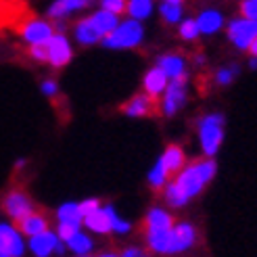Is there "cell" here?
Here are the masks:
<instances>
[{
    "label": "cell",
    "instance_id": "obj_35",
    "mask_svg": "<svg viewBox=\"0 0 257 257\" xmlns=\"http://www.w3.org/2000/svg\"><path fill=\"white\" fill-rule=\"evenodd\" d=\"M238 13H240V17H247V19H255L257 21V0H240Z\"/></svg>",
    "mask_w": 257,
    "mask_h": 257
},
{
    "label": "cell",
    "instance_id": "obj_19",
    "mask_svg": "<svg viewBox=\"0 0 257 257\" xmlns=\"http://www.w3.org/2000/svg\"><path fill=\"white\" fill-rule=\"evenodd\" d=\"M168 82H170L168 73H165L161 67L155 65V67H151V69L145 73V78H143V90H145L147 94L159 98V96L163 94L165 86H168Z\"/></svg>",
    "mask_w": 257,
    "mask_h": 257
},
{
    "label": "cell",
    "instance_id": "obj_22",
    "mask_svg": "<svg viewBox=\"0 0 257 257\" xmlns=\"http://www.w3.org/2000/svg\"><path fill=\"white\" fill-rule=\"evenodd\" d=\"M172 226H174V217L163 207H151L145 215V230H163Z\"/></svg>",
    "mask_w": 257,
    "mask_h": 257
},
{
    "label": "cell",
    "instance_id": "obj_1",
    "mask_svg": "<svg viewBox=\"0 0 257 257\" xmlns=\"http://www.w3.org/2000/svg\"><path fill=\"white\" fill-rule=\"evenodd\" d=\"M215 174H217L215 159L203 155V159H195V161H190L188 165H184V168L176 174L174 182L178 184V188L182 190L186 195V199L190 201V199H195V197L201 195L203 188L215 178Z\"/></svg>",
    "mask_w": 257,
    "mask_h": 257
},
{
    "label": "cell",
    "instance_id": "obj_30",
    "mask_svg": "<svg viewBox=\"0 0 257 257\" xmlns=\"http://www.w3.org/2000/svg\"><path fill=\"white\" fill-rule=\"evenodd\" d=\"M170 174H168V170L161 165V161L157 159L155 161V165L151 168V172H149V176H147V180H149V186L153 188V190H163V186L170 182Z\"/></svg>",
    "mask_w": 257,
    "mask_h": 257
},
{
    "label": "cell",
    "instance_id": "obj_2",
    "mask_svg": "<svg viewBox=\"0 0 257 257\" xmlns=\"http://www.w3.org/2000/svg\"><path fill=\"white\" fill-rule=\"evenodd\" d=\"M145 40V28L143 21L138 19H125L119 21L117 28H115L111 34L102 36L100 44L109 48V50H130V48H138Z\"/></svg>",
    "mask_w": 257,
    "mask_h": 257
},
{
    "label": "cell",
    "instance_id": "obj_29",
    "mask_svg": "<svg viewBox=\"0 0 257 257\" xmlns=\"http://www.w3.org/2000/svg\"><path fill=\"white\" fill-rule=\"evenodd\" d=\"M159 15L161 19L168 23V25H176L184 19V9H182V3H161L159 5Z\"/></svg>",
    "mask_w": 257,
    "mask_h": 257
},
{
    "label": "cell",
    "instance_id": "obj_4",
    "mask_svg": "<svg viewBox=\"0 0 257 257\" xmlns=\"http://www.w3.org/2000/svg\"><path fill=\"white\" fill-rule=\"evenodd\" d=\"M186 84H188V75L182 78H174L168 82L163 90V98H161V111L165 117H174V115L186 105L188 92H186Z\"/></svg>",
    "mask_w": 257,
    "mask_h": 257
},
{
    "label": "cell",
    "instance_id": "obj_5",
    "mask_svg": "<svg viewBox=\"0 0 257 257\" xmlns=\"http://www.w3.org/2000/svg\"><path fill=\"white\" fill-rule=\"evenodd\" d=\"M226 38L236 50H249L251 42L257 38V21L247 17H236L226 25Z\"/></svg>",
    "mask_w": 257,
    "mask_h": 257
},
{
    "label": "cell",
    "instance_id": "obj_17",
    "mask_svg": "<svg viewBox=\"0 0 257 257\" xmlns=\"http://www.w3.org/2000/svg\"><path fill=\"white\" fill-rule=\"evenodd\" d=\"M73 38H75V42L82 46H94V44H100V40H102V36L98 34V30L94 28L88 17L78 19L73 23Z\"/></svg>",
    "mask_w": 257,
    "mask_h": 257
},
{
    "label": "cell",
    "instance_id": "obj_33",
    "mask_svg": "<svg viewBox=\"0 0 257 257\" xmlns=\"http://www.w3.org/2000/svg\"><path fill=\"white\" fill-rule=\"evenodd\" d=\"M82 226H75V224H69V222H57V236L63 240V242H67L75 232H78Z\"/></svg>",
    "mask_w": 257,
    "mask_h": 257
},
{
    "label": "cell",
    "instance_id": "obj_9",
    "mask_svg": "<svg viewBox=\"0 0 257 257\" xmlns=\"http://www.w3.org/2000/svg\"><path fill=\"white\" fill-rule=\"evenodd\" d=\"M19 36L25 44H44L55 36L53 21L48 19H28L19 28Z\"/></svg>",
    "mask_w": 257,
    "mask_h": 257
},
{
    "label": "cell",
    "instance_id": "obj_26",
    "mask_svg": "<svg viewBox=\"0 0 257 257\" xmlns=\"http://www.w3.org/2000/svg\"><path fill=\"white\" fill-rule=\"evenodd\" d=\"M105 207V211H107V215H109V224H111V234H117V236H127L132 232V222H127V220H123V217L115 211V207L111 203H107V205H102Z\"/></svg>",
    "mask_w": 257,
    "mask_h": 257
},
{
    "label": "cell",
    "instance_id": "obj_15",
    "mask_svg": "<svg viewBox=\"0 0 257 257\" xmlns=\"http://www.w3.org/2000/svg\"><path fill=\"white\" fill-rule=\"evenodd\" d=\"M82 226H86L88 232H92L96 236H107L111 234V224H109V215L105 211V207H100L94 209V211H90L84 215V220H82Z\"/></svg>",
    "mask_w": 257,
    "mask_h": 257
},
{
    "label": "cell",
    "instance_id": "obj_36",
    "mask_svg": "<svg viewBox=\"0 0 257 257\" xmlns=\"http://www.w3.org/2000/svg\"><path fill=\"white\" fill-rule=\"evenodd\" d=\"M125 5H127V0H100V9L111 11L115 15H123Z\"/></svg>",
    "mask_w": 257,
    "mask_h": 257
},
{
    "label": "cell",
    "instance_id": "obj_39",
    "mask_svg": "<svg viewBox=\"0 0 257 257\" xmlns=\"http://www.w3.org/2000/svg\"><path fill=\"white\" fill-rule=\"evenodd\" d=\"M119 255H121V257H143L145 251L140 249V247H125V249L119 251Z\"/></svg>",
    "mask_w": 257,
    "mask_h": 257
},
{
    "label": "cell",
    "instance_id": "obj_23",
    "mask_svg": "<svg viewBox=\"0 0 257 257\" xmlns=\"http://www.w3.org/2000/svg\"><path fill=\"white\" fill-rule=\"evenodd\" d=\"M65 245H67V251H71L73 255H80V257H86V255L94 253V240H92L90 234H86L82 228L65 242Z\"/></svg>",
    "mask_w": 257,
    "mask_h": 257
},
{
    "label": "cell",
    "instance_id": "obj_31",
    "mask_svg": "<svg viewBox=\"0 0 257 257\" xmlns=\"http://www.w3.org/2000/svg\"><path fill=\"white\" fill-rule=\"evenodd\" d=\"M240 75V67L238 65H224V67H220L215 71V75H213V80H215V84L217 86H222V88H226V86H230L236 78Z\"/></svg>",
    "mask_w": 257,
    "mask_h": 257
},
{
    "label": "cell",
    "instance_id": "obj_32",
    "mask_svg": "<svg viewBox=\"0 0 257 257\" xmlns=\"http://www.w3.org/2000/svg\"><path fill=\"white\" fill-rule=\"evenodd\" d=\"M178 36L182 38L184 42H195L197 38L201 36L199 32V25H197V19H182L178 23Z\"/></svg>",
    "mask_w": 257,
    "mask_h": 257
},
{
    "label": "cell",
    "instance_id": "obj_18",
    "mask_svg": "<svg viewBox=\"0 0 257 257\" xmlns=\"http://www.w3.org/2000/svg\"><path fill=\"white\" fill-rule=\"evenodd\" d=\"M159 161H161L163 168L168 170L170 176H176L186 165V153H184V149L180 145H168V147H165V151L161 153Z\"/></svg>",
    "mask_w": 257,
    "mask_h": 257
},
{
    "label": "cell",
    "instance_id": "obj_10",
    "mask_svg": "<svg viewBox=\"0 0 257 257\" xmlns=\"http://www.w3.org/2000/svg\"><path fill=\"white\" fill-rule=\"evenodd\" d=\"M25 253L23 234L15 224H0V257H21Z\"/></svg>",
    "mask_w": 257,
    "mask_h": 257
},
{
    "label": "cell",
    "instance_id": "obj_13",
    "mask_svg": "<svg viewBox=\"0 0 257 257\" xmlns=\"http://www.w3.org/2000/svg\"><path fill=\"white\" fill-rule=\"evenodd\" d=\"M92 5H94V0H55V3L48 7L46 17L48 19H67L73 13L86 11Z\"/></svg>",
    "mask_w": 257,
    "mask_h": 257
},
{
    "label": "cell",
    "instance_id": "obj_16",
    "mask_svg": "<svg viewBox=\"0 0 257 257\" xmlns=\"http://www.w3.org/2000/svg\"><path fill=\"white\" fill-rule=\"evenodd\" d=\"M155 65L161 67L168 78L174 80V78H182V75H188V69H186V59L178 53H170V55H159Z\"/></svg>",
    "mask_w": 257,
    "mask_h": 257
},
{
    "label": "cell",
    "instance_id": "obj_37",
    "mask_svg": "<svg viewBox=\"0 0 257 257\" xmlns=\"http://www.w3.org/2000/svg\"><path fill=\"white\" fill-rule=\"evenodd\" d=\"M40 90H42V94H44V96L55 98V96L59 94V84H57V80H50V78H48V80L42 82Z\"/></svg>",
    "mask_w": 257,
    "mask_h": 257
},
{
    "label": "cell",
    "instance_id": "obj_8",
    "mask_svg": "<svg viewBox=\"0 0 257 257\" xmlns=\"http://www.w3.org/2000/svg\"><path fill=\"white\" fill-rule=\"evenodd\" d=\"M46 50H48V65L55 69H63L67 67L71 59H73V50H71V42L65 34H55L50 40L46 42Z\"/></svg>",
    "mask_w": 257,
    "mask_h": 257
},
{
    "label": "cell",
    "instance_id": "obj_38",
    "mask_svg": "<svg viewBox=\"0 0 257 257\" xmlns=\"http://www.w3.org/2000/svg\"><path fill=\"white\" fill-rule=\"evenodd\" d=\"M80 205V211H82V215H86V213H90V211H94V209H98L100 207V199H84V201H80L78 203Z\"/></svg>",
    "mask_w": 257,
    "mask_h": 257
},
{
    "label": "cell",
    "instance_id": "obj_20",
    "mask_svg": "<svg viewBox=\"0 0 257 257\" xmlns=\"http://www.w3.org/2000/svg\"><path fill=\"white\" fill-rule=\"evenodd\" d=\"M15 226L19 228V232H21L23 236H34V234H38V232H42V230L50 228L48 217H46L44 213H38V211H32L30 215H25L23 220H19Z\"/></svg>",
    "mask_w": 257,
    "mask_h": 257
},
{
    "label": "cell",
    "instance_id": "obj_42",
    "mask_svg": "<svg viewBox=\"0 0 257 257\" xmlns=\"http://www.w3.org/2000/svg\"><path fill=\"white\" fill-rule=\"evenodd\" d=\"M25 163H28V161H25V159H17V161H15V170H21V168H23V165H25Z\"/></svg>",
    "mask_w": 257,
    "mask_h": 257
},
{
    "label": "cell",
    "instance_id": "obj_27",
    "mask_svg": "<svg viewBox=\"0 0 257 257\" xmlns=\"http://www.w3.org/2000/svg\"><path fill=\"white\" fill-rule=\"evenodd\" d=\"M153 9H155V3H153V0H127V5H125L127 17L138 19V21L149 19L153 15Z\"/></svg>",
    "mask_w": 257,
    "mask_h": 257
},
{
    "label": "cell",
    "instance_id": "obj_3",
    "mask_svg": "<svg viewBox=\"0 0 257 257\" xmlns=\"http://www.w3.org/2000/svg\"><path fill=\"white\" fill-rule=\"evenodd\" d=\"M224 125L226 119L222 113H209L199 119V145L205 157H215V153L224 145Z\"/></svg>",
    "mask_w": 257,
    "mask_h": 257
},
{
    "label": "cell",
    "instance_id": "obj_41",
    "mask_svg": "<svg viewBox=\"0 0 257 257\" xmlns=\"http://www.w3.org/2000/svg\"><path fill=\"white\" fill-rule=\"evenodd\" d=\"M203 63H205V57H203V55H195V65H199V67H201Z\"/></svg>",
    "mask_w": 257,
    "mask_h": 257
},
{
    "label": "cell",
    "instance_id": "obj_7",
    "mask_svg": "<svg viewBox=\"0 0 257 257\" xmlns=\"http://www.w3.org/2000/svg\"><path fill=\"white\" fill-rule=\"evenodd\" d=\"M3 209H5L9 220L13 224H17L19 220H23L25 215L36 211V205H34V201H32V197L28 195V192L15 188V190L7 192V197L3 201Z\"/></svg>",
    "mask_w": 257,
    "mask_h": 257
},
{
    "label": "cell",
    "instance_id": "obj_24",
    "mask_svg": "<svg viewBox=\"0 0 257 257\" xmlns=\"http://www.w3.org/2000/svg\"><path fill=\"white\" fill-rule=\"evenodd\" d=\"M117 17H119V15H115V13H111V11L98 9V11H94L88 19L92 21V25L98 30V34H100V36H107V34H111L115 28H117V23H119V19H117Z\"/></svg>",
    "mask_w": 257,
    "mask_h": 257
},
{
    "label": "cell",
    "instance_id": "obj_28",
    "mask_svg": "<svg viewBox=\"0 0 257 257\" xmlns=\"http://www.w3.org/2000/svg\"><path fill=\"white\" fill-rule=\"evenodd\" d=\"M163 201H165V205H168V207H172V209H182L184 205H188L186 195L178 188V184L174 182V180L163 186Z\"/></svg>",
    "mask_w": 257,
    "mask_h": 257
},
{
    "label": "cell",
    "instance_id": "obj_6",
    "mask_svg": "<svg viewBox=\"0 0 257 257\" xmlns=\"http://www.w3.org/2000/svg\"><path fill=\"white\" fill-rule=\"evenodd\" d=\"M147 247L149 251L157 255H178L184 253L180 240L174 234V228H163V230H145Z\"/></svg>",
    "mask_w": 257,
    "mask_h": 257
},
{
    "label": "cell",
    "instance_id": "obj_40",
    "mask_svg": "<svg viewBox=\"0 0 257 257\" xmlns=\"http://www.w3.org/2000/svg\"><path fill=\"white\" fill-rule=\"evenodd\" d=\"M249 53H251L253 57H257V38H255V40L251 42V46H249Z\"/></svg>",
    "mask_w": 257,
    "mask_h": 257
},
{
    "label": "cell",
    "instance_id": "obj_14",
    "mask_svg": "<svg viewBox=\"0 0 257 257\" xmlns=\"http://www.w3.org/2000/svg\"><path fill=\"white\" fill-rule=\"evenodd\" d=\"M197 25L201 36H213L226 25V19L217 9H203L197 17Z\"/></svg>",
    "mask_w": 257,
    "mask_h": 257
},
{
    "label": "cell",
    "instance_id": "obj_11",
    "mask_svg": "<svg viewBox=\"0 0 257 257\" xmlns=\"http://www.w3.org/2000/svg\"><path fill=\"white\" fill-rule=\"evenodd\" d=\"M159 98L151 96L147 92H140L136 96H132L130 100L125 102V105L121 107V111L127 115V117H151L153 113L157 111V102Z\"/></svg>",
    "mask_w": 257,
    "mask_h": 257
},
{
    "label": "cell",
    "instance_id": "obj_21",
    "mask_svg": "<svg viewBox=\"0 0 257 257\" xmlns=\"http://www.w3.org/2000/svg\"><path fill=\"white\" fill-rule=\"evenodd\" d=\"M174 234L176 238L180 240V245H182L184 251H190V249H195L197 247V242H199V230L195 228V224H190V222H174Z\"/></svg>",
    "mask_w": 257,
    "mask_h": 257
},
{
    "label": "cell",
    "instance_id": "obj_43",
    "mask_svg": "<svg viewBox=\"0 0 257 257\" xmlns=\"http://www.w3.org/2000/svg\"><path fill=\"white\" fill-rule=\"evenodd\" d=\"M249 67H251V69H257V57H253V55H251V61H249Z\"/></svg>",
    "mask_w": 257,
    "mask_h": 257
},
{
    "label": "cell",
    "instance_id": "obj_25",
    "mask_svg": "<svg viewBox=\"0 0 257 257\" xmlns=\"http://www.w3.org/2000/svg\"><path fill=\"white\" fill-rule=\"evenodd\" d=\"M57 222H69V224H75V226H82V220H84V215L80 211V205L78 203H73V201H67V203H61L57 211Z\"/></svg>",
    "mask_w": 257,
    "mask_h": 257
},
{
    "label": "cell",
    "instance_id": "obj_12",
    "mask_svg": "<svg viewBox=\"0 0 257 257\" xmlns=\"http://www.w3.org/2000/svg\"><path fill=\"white\" fill-rule=\"evenodd\" d=\"M28 247L32 251V255L36 257H48V255H53L55 253V247H57V242H59V236L55 230H42V232H38L34 236H28Z\"/></svg>",
    "mask_w": 257,
    "mask_h": 257
},
{
    "label": "cell",
    "instance_id": "obj_34",
    "mask_svg": "<svg viewBox=\"0 0 257 257\" xmlns=\"http://www.w3.org/2000/svg\"><path fill=\"white\" fill-rule=\"evenodd\" d=\"M28 55H30L36 63H46V61H48L46 42H44V44H28Z\"/></svg>",
    "mask_w": 257,
    "mask_h": 257
}]
</instances>
